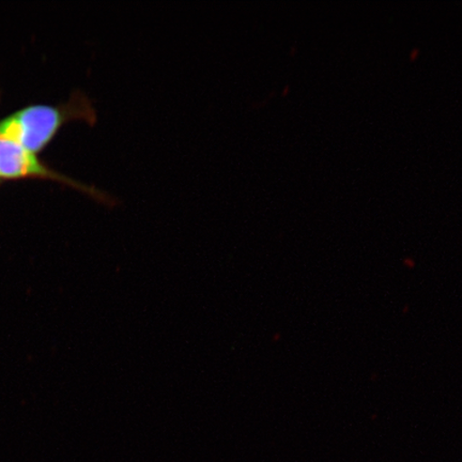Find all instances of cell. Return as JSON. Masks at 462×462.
<instances>
[{
  "label": "cell",
  "mask_w": 462,
  "mask_h": 462,
  "mask_svg": "<svg viewBox=\"0 0 462 462\" xmlns=\"http://www.w3.org/2000/svg\"><path fill=\"white\" fill-rule=\"evenodd\" d=\"M97 119L92 101L77 91L61 106H32L8 116L0 121V140L14 142L36 154L53 141L63 125L80 120L95 125Z\"/></svg>",
  "instance_id": "obj_1"
},
{
  "label": "cell",
  "mask_w": 462,
  "mask_h": 462,
  "mask_svg": "<svg viewBox=\"0 0 462 462\" xmlns=\"http://www.w3.org/2000/svg\"><path fill=\"white\" fill-rule=\"evenodd\" d=\"M0 178L10 179V180L24 178L50 179V180L70 186L104 206L114 208L119 202L104 190L87 186L51 170L36 158V154L29 152L20 144L5 140H0Z\"/></svg>",
  "instance_id": "obj_2"
}]
</instances>
